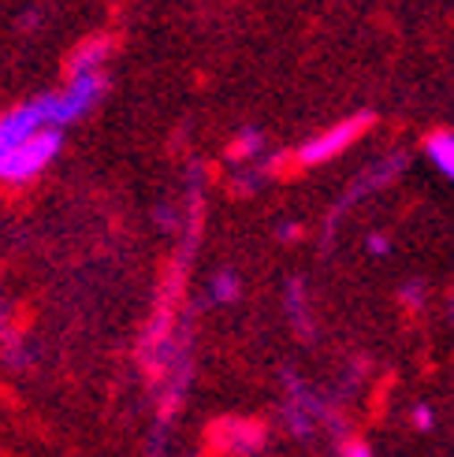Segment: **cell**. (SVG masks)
<instances>
[{
    "label": "cell",
    "mask_w": 454,
    "mask_h": 457,
    "mask_svg": "<svg viewBox=\"0 0 454 457\" xmlns=\"http://www.w3.org/2000/svg\"><path fill=\"white\" fill-rule=\"evenodd\" d=\"M60 145H63V130L45 127L30 134V138H22L19 145H12L8 153H0V187H22V182L41 179L60 156Z\"/></svg>",
    "instance_id": "obj_1"
},
{
    "label": "cell",
    "mask_w": 454,
    "mask_h": 457,
    "mask_svg": "<svg viewBox=\"0 0 454 457\" xmlns=\"http://www.w3.org/2000/svg\"><path fill=\"white\" fill-rule=\"evenodd\" d=\"M369 123H373V116L361 112V116H347V120H339V123H332L324 130H316L309 142L298 145L294 160H298L302 168H321V164H328V160H335V156H343L347 149H354L361 138H366Z\"/></svg>",
    "instance_id": "obj_2"
},
{
    "label": "cell",
    "mask_w": 454,
    "mask_h": 457,
    "mask_svg": "<svg viewBox=\"0 0 454 457\" xmlns=\"http://www.w3.org/2000/svg\"><path fill=\"white\" fill-rule=\"evenodd\" d=\"M105 71L101 75H75V79H67L60 89H53V94H45L49 97V108H53V123L60 130H67L71 123L86 120L89 112L97 108V101L105 97Z\"/></svg>",
    "instance_id": "obj_3"
},
{
    "label": "cell",
    "mask_w": 454,
    "mask_h": 457,
    "mask_svg": "<svg viewBox=\"0 0 454 457\" xmlns=\"http://www.w3.org/2000/svg\"><path fill=\"white\" fill-rule=\"evenodd\" d=\"M45 127H56L53 123V108H49V97H30V101H19L12 108L0 112V153H8L12 145H19L22 138L45 130ZM60 130V127H56Z\"/></svg>",
    "instance_id": "obj_4"
},
{
    "label": "cell",
    "mask_w": 454,
    "mask_h": 457,
    "mask_svg": "<svg viewBox=\"0 0 454 457\" xmlns=\"http://www.w3.org/2000/svg\"><path fill=\"white\" fill-rule=\"evenodd\" d=\"M108 56H112V37L97 34V37L79 41L71 49V56H67V79H75V75H101Z\"/></svg>",
    "instance_id": "obj_5"
},
{
    "label": "cell",
    "mask_w": 454,
    "mask_h": 457,
    "mask_svg": "<svg viewBox=\"0 0 454 457\" xmlns=\"http://www.w3.org/2000/svg\"><path fill=\"white\" fill-rule=\"evenodd\" d=\"M216 443L227 453H254L265 443V428L257 420H223L216 428Z\"/></svg>",
    "instance_id": "obj_6"
},
{
    "label": "cell",
    "mask_w": 454,
    "mask_h": 457,
    "mask_svg": "<svg viewBox=\"0 0 454 457\" xmlns=\"http://www.w3.org/2000/svg\"><path fill=\"white\" fill-rule=\"evenodd\" d=\"M425 160L447 182H454V130H433V134H428V138H425Z\"/></svg>",
    "instance_id": "obj_7"
},
{
    "label": "cell",
    "mask_w": 454,
    "mask_h": 457,
    "mask_svg": "<svg viewBox=\"0 0 454 457\" xmlns=\"http://www.w3.org/2000/svg\"><path fill=\"white\" fill-rule=\"evenodd\" d=\"M339 457H373V450H369L366 439H347L343 450H339Z\"/></svg>",
    "instance_id": "obj_8"
},
{
    "label": "cell",
    "mask_w": 454,
    "mask_h": 457,
    "mask_svg": "<svg viewBox=\"0 0 454 457\" xmlns=\"http://www.w3.org/2000/svg\"><path fill=\"white\" fill-rule=\"evenodd\" d=\"M235 290H239V287H235V276H223V279L216 283V298H220V302H231Z\"/></svg>",
    "instance_id": "obj_9"
}]
</instances>
